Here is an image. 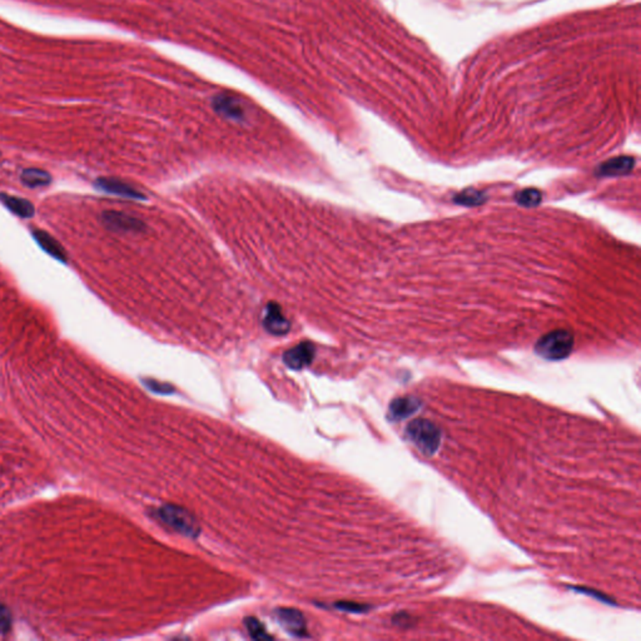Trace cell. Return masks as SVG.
<instances>
[{"label":"cell","mask_w":641,"mask_h":641,"mask_svg":"<svg viewBox=\"0 0 641 641\" xmlns=\"http://www.w3.org/2000/svg\"><path fill=\"white\" fill-rule=\"evenodd\" d=\"M212 106L216 113L232 122H242L246 120V108L237 96L222 93L213 98Z\"/></svg>","instance_id":"5b68a950"},{"label":"cell","mask_w":641,"mask_h":641,"mask_svg":"<svg viewBox=\"0 0 641 641\" xmlns=\"http://www.w3.org/2000/svg\"><path fill=\"white\" fill-rule=\"evenodd\" d=\"M422 406V402L412 396L400 397L391 402L389 408V417L392 421H402L416 414Z\"/></svg>","instance_id":"9c48e42d"},{"label":"cell","mask_w":641,"mask_h":641,"mask_svg":"<svg viewBox=\"0 0 641 641\" xmlns=\"http://www.w3.org/2000/svg\"><path fill=\"white\" fill-rule=\"evenodd\" d=\"M96 187L99 191L115 194L120 197L132 198V199H144V196L134 187L127 185L124 182L115 178H98Z\"/></svg>","instance_id":"ba28073f"},{"label":"cell","mask_w":641,"mask_h":641,"mask_svg":"<svg viewBox=\"0 0 641 641\" xmlns=\"http://www.w3.org/2000/svg\"><path fill=\"white\" fill-rule=\"evenodd\" d=\"M574 348V336L569 331H552L542 336L536 343V354L546 360L560 361L566 359Z\"/></svg>","instance_id":"7a4b0ae2"},{"label":"cell","mask_w":641,"mask_h":641,"mask_svg":"<svg viewBox=\"0 0 641 641\" xmlns=\"http://www.w3.org/2000/svg\"><path fill=\"white\" fill-rule=\"evenodd\" d=\"M12 625L10 612L6 606L0 604V634H6Z\"/></svg>","instance_id":"d6986e66"},{"label":"cell","mask_w":641,"mask_h":641,"mask_svg":"<svg viewBox=\"0 0 641 641\" xmlns=\"http://www.w3.org/2000/svg\"><path fill=\"white\" fill-rule=\"evenodd\" d=\"M22 182L23 185L29 188H39L47 187L52 182V177L48 172L39 169V168H27L22 172Z\"/></svg>","instance_id":"5bb4252c"},{"label":"cell","mask_w":641,"mask_h":641,"mask_svg":"<svg viewBox=\"0 0 641 641\" xmlns=\"http://www.w3.org/2000/svg\"><path fill=\"white\" fill-rule=\"evenodd\" d=\"M315 357V346L311 342H301L283 354V362L288 368L300 371L311 363Z\"/></svg>","instance_id":"8992f818"},{"label":"cell","mask_w":641,"mask_h":641,"mask_svg":"<svg viewBox=\"0 0 641 641\" xmlns=\"http://www.w3.org/2000/svg\"><path fill=\"white\" fill-rule=\"evenodd\" d=\"M336 607L340 609L342 612H365L368 606L361 605V604H354V603H350V601H342V603H338L336 604Z\"/></svg>","instance_id":"ffe728a7"},{"label":"cell","mask_w":641,"mask_h":641,"mask_svg":"<svg viewBox=\"0 0 641 641\" xmlns=\"http://www.w3.org/2000/svg\"><path fill=\"white\" fill-rule=\"evenodd\" d=\"M410 441L426 456H433L441 445V430L428 419H414L406 427Z\"/></svg>","instance_id":"6da1fadb"},{"label":"cell","mask_w":641,"mask_h":641,"mask_svg":"<svg viewBox=\"0 0 641 641\" xmlns=\"http://www.w3.org/2000/svg\"><path fill=\"white\" fill-rule=\"evenodd\" d=\"M33 238L36 240V243L42 248L43 251L47 252L49 256L55 258L57 261L66 264L68 262V256L63 246L60 245L58 240H55L53 236H50L48 232L43 229H33L31 231Z\"/></svg>","instance_id":"8fae6325"},{"label":"cell","mask_w":641,"mask_h":641,"mask_svg":"<svg viewBox=\"0 0 641 641\" xmlns=\"http://www.w3.org/2000/svg\"><path fill=\"white\" fill-rule=\"evenodd\" d=\"M161 521L164 522L169 528H173L177 533L185 535L187 538H197L199 535V525L196 517L188 511L177 505H164L157 512Z\"/></svg>","instance_id":"3957f363"},{"label":"cell","mask_w":641,"mask_h":641,"mask_svg":"<svg viewBox=\"0 0 641 641\" xmlns=\"http://www.w3.org/2000/svg\"><path fill=\"white\" fill-rule=\"evenodd\" d=\"M102 222L110 231L122 233H139L143 232L145 228L141 219L120 210L103 212Z\"/></svg>","instance_id":"277c9868"},{"label":"cell","mask_w":641,"mask_h":641,"mask_svg":"<svg viewBox=\"0 0 641 641\" xmlns=\"http://www.w3.org/2000/svg\"><path fill=\"white\" fill-rule=\"evenodd\" d=\"M145 384L147 387L150 389V391L156 392V394H162V395H168V394H172L174 389L168 384H162L159 381H154V380H147L145 381Z\"/></svg>","instance_id":"e0dca14e"},{"label":"cell","mask_w":641,"mask_h":641,"mask_svg":"<svg viewBox=\"0 0 641 641\" xmlns=\"http://www.w3.org/2000/svg\"><path fill=\"white\" fill-rule=\"evenodd\" d=\"M635 161L633 157H617L603 163L596 174L603 175V177H619V175H625L629 174L633 168H634Z\"/></svg>","instance_id":"7c38bea8"},{"label":"cell","mask_w":641,"mask_h":641,"mask_svg":"<svg viewBox=\"0 0 641 641\" xmlns=\"http://www.w3.org/2000/svg\"><path fill=\"white\" fill-rule=\"evenodd\" d=\"M482 194L480 192H476L474 189H470L468 192L462 193L460 197L457 198V202L460 203L468 204V206H471V204H480L482 202Z\"/></svg>","instance_id":"ac0fdd59"},{"label":"cell","mask_w":641,"mask_h":641,"mask_svg":"<svg viewBox=\"0 0 641 641\" xmlns=\"http://www.w3.org/2000/svg\"><path fill=\"white\" fill-rule=\"evenodd\" d=\"M516 201H517V203L525 206V207H533V206H538L541 202V193L538 189L528 188V189L517 193L516 194Z\"/></svg>","instance_id":"2e32d148"},{"label":"cell","mask_w":641,"mask_h":641,"mask_svg":"<svg viewBox=\"0 0 641 641\" xmlns=\"http://www.w3.org/2000/svg\"><path fill=\"white\" fill-rule=\"evenodd\" d=\"M245 625H246L247 630H248L252 639H254V640L272 639V636L267 634L264 625L259 623V620H257L256 617H247L246 620H245Z\"/></svg>","instance_id":"9a60e30c"},{"label":"cell","mask_w":641,"mask_h":641,"mask_svg":"<svg viewBox=\"0 0 641 641\" xmlns=\"http://www.w3.org/2000/svg\"><path fill=\"white\" fill-rule=\"evenodd\" d=\"M264 329L272 335L283 336L289 331L291 324L287 318L285 317L281 307L277 303H268L264 315Z\"/></svg>","instance_id":"52a82bcc"},{"label":"cell","mask_w":641,"mask_h":641,"mask_svg":"<svg viewBox=\"0 0 641 641\" xmlns=\"http://www.w3.org/2000/svg\"><path fill=\"white\" fill-rule=\"evenodd\" d=\"M277 619L288 633L296 636L306 635V620L298 610L277 609Z\"/></svg>","instance_id":"30bf717a"},{"label":"cell","mask_w":641,"mask_h":641,"mask_svg":"<svg viewBox=\"0 0 641 641\" xmlns=\"http://www.w3.org/2000/svg\"><path fill=\"white\" fill-rule=\"evenodd\" d=\"M0 201L8 210L20 218H31L36 213L34 204L24 198L14 197L6 193H0Z\"/></svg>","instance_id":"4fadbf2b"}]
</instances>
